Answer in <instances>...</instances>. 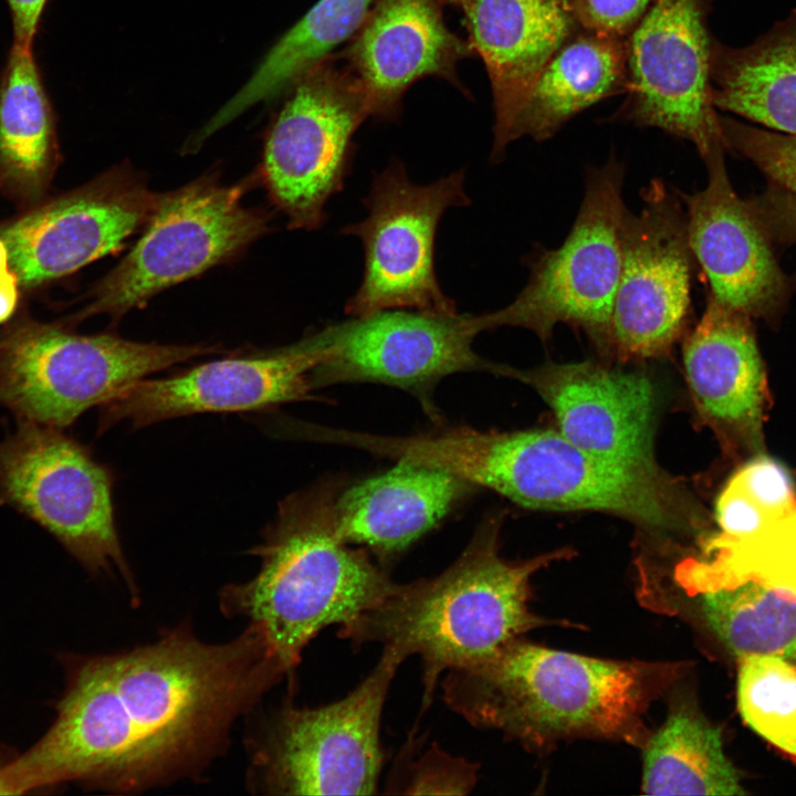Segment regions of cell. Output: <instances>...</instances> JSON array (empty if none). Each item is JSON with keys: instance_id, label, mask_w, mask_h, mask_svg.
Listing matches in <instances>:
<instances>
[{"instance_id": "obj_35", "label": "cell", "mask_w": 796, "mask_h": 796, "mask_svg": "<svg viewBox=\"0 0 796 796\" xmlns=\"http://www.w3.org/2000/svg\"><path fill=\"white\" fill-rule=\"evenodd\" d=\"M653 0H574L582 29L627 40Z\"/></svg>"}, {"instance_id": "obj_4", "label": "cell", "mask_w": 796, "mask_h": 796, "mask_svg": "<svg viewBox=\"0 0 796 796\" xmlns=\"http://www.w3.org/2000/svg\"><path fill=\"white\" fill-rule=\"evenodd\" d=\"M498 535L496 520L482 523L441 574L398 584L379 605L338 630L353 646L379 643L383 653L400 663L419 656L422 712L442 672L476 663L532 629L565 625L530 610L531 578L573 552L561 548L511 562L501 557Z\"/></svg>"}, {"instance_id": "obj_13", "label": "cell", "mask_w": 796, "mask_h": 796, "mask_svg": "<svg viewBox=\"0 0 796 796\" xmlns=\"http://www.w3.org/2000/svg\"><path fill=\"white\" fill-rule=\"evenodd\" d=\"M242 196L240 186L203 179L159 196L143 235L97 284L85 313L118 317L260 237L266 220Z\"/></svg>"}, {"instance_id": "obj_17", "label": "cell", "mask_w": 796, "mask_h": 796, "mask_svg": "<svg viewBox=\"0 0 796 796\" xmlns=\"http://www.w3.org/2000/svg\"><path fill=\"white\" fill-rule=\"evenodd\" d=\"M157 200L124 172L101 177L6 227L10 268L23 285L67 275L118 250Z\"/></svg>"}, {"instance_id": "obj_38", "label": "cell", "mask_w": 796, "mask_h": 796, "mask_svg": "<svg viewBox=\"0 0 796 796\" xmlns=\"http://www.w3.org/2000/svg\"><path fill=\"white\" fill-rule=\"evenodd\" d=\"M18 282L10 266L0 269V323L9 318L17 306Z\"/></svg>"}, {"instance_id": "obj_10", "label": "cell", "mask_w": 796, "mask_h": 796, "mask_svg": "<svg viewBox=\"0 0 796 796\" xmlns=\"http://www.w3.org/2000/svg\"><path fill=\"white\" fill-rule=\"evenodd\" d=\"M464 180L465 169H458L430 184H415L398 159L375 174L363 199L367 216L341 230L358 238L364 249L363 276L346 302L347 315L391 308L458 312L440 287L434 250L444 212L470 205Z\"/></svg>"}, {"instance_id": "obj_25", "label": "cell", "mask_w": 796, "mask_h": 796, "mask_svg": "<svg viewBox=\"0 0 796 796\" xmlns=\"http://www.w3.org/2000/svg\"><path fill=\"white\" fill-rule=\"evenodd\" d=\"M710 81L715 108L796 134V9L748 45L714 38Z\"/></svg>"}, {"instance_id": "obj_21", "label": "cell", "mask_w": 796, "mask_h": 796, "mask_svg": "<svg viewBox=\"0 0 796 796\" xmlns=\"http://www.w3.org/2000/svg\"><path fill=\"white\" fill-rule=\"evenodd\" d=\"M683 365L701 416L724 437L758 448L768 390L750 316L710 296L683 343Z\"/></svg>"}, {"instance_id": "obj_16", "label": "cell", "mask_w": 796, "mask_h": 796, "mask_svg": "<svg viewBox=\"0 0 796 796\" xmlns=\"http://www.w3.org/2000/svg\"><path fill=\"white\" fill-rule=\"evenodd\" d=\"M324 359L315 334L270 353L201 364L167 378L142 379L101 407L98 433L201 412L272 408L312 399V371Z\"/></svg>"}, {"instance_id": "obj_2", "label": "cell", "mask_w": 796, "mask_h": 796, "mask_svg": "<svg viewBox=\"0 0 796 796\" xmlns=\"http://www.w3.org/2000/svg\"><path fill=\"white\" fill-rule=\"evenodd\" d=\"M684 672L681 662L598 659L516 638L448 671L442 689L447 705L468 723L531 750L570 739L643 747L648 708Z\"/></svg>"}, {"instance_id": "obj_8", "label": "cell", "mask_w": 796, "mask_h": 796, "mask_svg": "<svg viewBox=\"0 0 796 796\" xmlns=\"http://www.w3.org/2000/svg\"><path fill=\"white\" fill-rule=\"evenodd\" d=\"M112 485L111 471L62 429L19 421L0 440V505L42 526L92 575H118L135 599Z\"/></svg>"}, {"instance_id": "obj_23", "label": "cell", "mask_w": 796, "mask_h": 796, "mask_svg": "<svg viewBox=\"0 0 796 796\" xmlns=\"http://www.w3.org/2000/svg\"><path fill=\"white\" fill-rule=\"evenodd\" d=\"M472 486L444 470L397 461L389 471L338 493L337 532L346 543L363 545L389 562L430 531Z\"/></svg>"}, {"instance_id": "obj_29", "label": "cell", "mask_w": 796, "mask_h": 796, "mask_svg": "<svg viewBox=\"0 0 796 796\" xmlns=\"http://www.w3.org/2000/svg\"><path fill=\"white\" fill-rule=\"evenodd\" d=\"M679 582L690 596L755 582L796 597V505L748 537H711L681 563Z\"/></svg>"}, {"instance_id": "obj_37", "label": "cell", "mask_w": 796, "mask_h": 796, "mask_svg": "<svg viewBox=\"0 0 796 796\" xmlns=\"http://www.w3.org/2000/svg\"><path fill=\"white\" fill-rule=\"evenodd\" d=\"M12 21L13 43L33 50L48 0H6Z\"/></svg>"}, {"instance_id": "obj_6", "label": "cell", "mask_w": 796, "mask_h": 796, "mask_svg": "<svg viewBox=\"0 0 796 796\" xmlns=\"http://www.w3.org/2000/svg\"><path fill=\"white\" fill-rule=\"evenodd\" d=\"M401 663L381 652L347 695L316 708L282 704L250 743L248 781L266 795H373L383 766L380 723Z\"/></svg>"}, {"instance_id": "obj_18", "label": "cell", "mask_w": 796, "mask_h": 796, "mask_svg": "<svg viewBox=\"0 0 796 796\" xmlns=\"http://www.w3.org/2000/svg\"><path fill=\"white\" fill-rule=\"evenodd\" d=\"M513 378L540 395L557 430L580 449L615 463L658 465L656 396L646 375L580 362L515 369Z\"/></svg>"}, {"instance_id": "obj_28", "label": "cell", "mask_w": 796, "mask_h": 796, "mask_svg": "<svg viewBox=\"0 0 796 796\" xmlns=\"http://www.w3.org/2000/svg\"><path fill=\"white\" fill-rule=\"evenodd\" d=\"M373 0H320L270 50L247 84L200 130L199 139L223 127L253 104L276 95L318 65L356 32Z\"/></svg>"}, {"instance_id": "obj_30", "label": "cell", "mask_w": 796, "mask_h": 796, "mask_svg": "<svg viewBox=\"0 0 796 796\" xmlns=\"http://www.w3.org/2000/svg\"><path fill=\"white\" fill-rule=\"evenodd\" d=\"M709 627L737 659L764 654L796 664V597L746 582L699 595Z\"/></svg>"}, {"instance_id": "obj_11", "label": "cell", "mask_w": 796, "mask_h": 796, "mask_svg": "<svg viewBox=\"0 0 796 796\" xmlns=\"http://www.w3.org/2000/svg\"><path fill=\"white\" fill-rule=\"evenodd\" d=\"M483 331L482 314L391 308L353 316L315 333L324 359L312 371V385L386 384L412 392L433 415L430 392L451 374L481 370L512 378L514 368L474 352Z\"/></svg>"}, {"instance_id": "obj_40", "label": "cell", "mask_w": 796, "mask_h": 796, "mask_svg": "<svg viewBox=\"0 0 796 796\" xmlns=\"http://www.w3.org/2000/svg\"><path fill=\"white\" fill-rule=\"evenodd\" d=\"M446 1L451 2V3H459V4L461 3V0H446Z\"/></svg>"}, {"instance_id": "obj_7", "label": "cell", "mask_w": 796, "mask_h": 796, "mask_svg": "<svg viewBox=\"0 0 796 796\" xmlns=\"http://www.w3.org/2000/svg\"><path fill=\"white\" fill-rule=\"evenodd\" d=\"M214 350L25 323L0 337V406L19 421L63 430L148 375Z\"/></svg>"}, {"instance_id": "obj_39", "label": "cell", "mask_w": 796, "mask_h": 796, "mask_svg": "<svg viewBox=\"0 0 796 796\" xmlns=\"http://www.w3.org/2000/svg\"><path fill=\"white\" fill-rule=\"evenodd\" d=\"M9 253L4 241L0 238V269L9 268Z\"/></svg>"}, {"instance_id": "obj_27", "label": "cell", "mask_w": 796, "mask_h": 796, "mask_svg": "<svg viewBox=\"0 0 796 796\" xmlns=\"http://www.w3.org/2000/svg\"><path fill=\"white\" fill-rule=\"evenodd\" d=\"M641 788L647 795H743L719 727L678 702L643 745Z\"/></svg>"}, {"instance_id": "obj_33", "label": "cell", "mask_w": 796, "mask_h": 796, "mask_svg": "<svg viewBox=\"0 0 796 796\" xmlns=\"http://www.w3.org/2000/svg\"><path fill=\"white\" fill-rule=\"evenodd\" d=\"M402 778L388 783L400 794L467 795L478 781V764L453 757L437 745L427 750L415 762L404 766Z\"/></svg>"}, {"instance_id": "obj_36", "label": "cell", "mask_w": 796, "mask_h": 796, "mask_svg": "<svg viewBox=\"0 0 796 796\" xmlns=\"http://www.w3.org/2000/svg\"><path fill=\"white\" fill-rule=\"evenodd\" d=\"M747 202L769 238L796 242V193L772 185Z\"/></svg>"}, {"instance_id": "obj_31", "label": "cell", "mask_w": 796, "mask_h": 796, "mask_svg": "<svg viewBox=\"0 0 796 796\" xmlns=\"http://www.w3.org/2000/svg\"><path fill=\"white\" fill-rule=\"evenodd\" d=\"M736 696L745 724L796 764V664L775 656L739 658Z\"/></svg>"}, {"instance_id": "obj_1", "label": "cell", "mask_w": 796, "mask_h": 796, "mask_svg": "<svg viewBox=\"0 0 796 796\" xmlns=\"http://www.w3.org/2000/svg\"><path fill=\"white\" fill-rule=\"evenodd\" d=\"M67 667L52 725L2 767L8 794L67 782L132 794L196 778L286 675L252 624L222 643L184 624L155 642Z\"/></svg>"}, {"instance_id": "obj_26", "label": "cell", "mask_w": 796, "mask_h": 796, "mask_svg": "<svg viewBox=\"0 0 796 796\" xmlns=\"http://www.w3.org/2000/svg\"><path fill=\"white\" fill-rule=\"evenodd\" d=\"M55 154L53 109L33 50L12 44L0 74V176L36 193Z\"/></svg>"}, {"instance_id": "obj_15", "label": "cell", "mask_w": 796, "mask_h": 796, "mask_svg": "<svg viewBox=\"0 0 796 796\" xmlns=\"http://www.w3.org/2000/svg\"><path fill=\"white\" fill-rule=\"evenodd\" d=\"M638 214L627 210L621 233V270L612 317V349L621 359L670 353L691 307L693 254L685 211L663 182L643 189Z\"/></svg>"}, {"instance_id": "obj_19", "label": "cell", "mask_w": 796, "mask_h": 796, "mask_svg": "<svg viewBox=\"0 0 796 796\" xmlns=\"http://www.w3.org/2000/svg\"><path fill=\"white\" fill-rule=\"evenodd\" d=\"M724 149L703 158L706 186L682 196L690 249L714 301L750 317H768L786 301L788 279L748 202L731 186Z\"/></svg>"}, {"instance_id": "obj_5", "label": "cell", "mask_w": 796, "mask_h": 796, "mask_svg": "<svg viewBox=\"0 0 796 796\" xmlns=\"http://www.w3.org/2000/svg\"><path fill=\"white\" fill-rule=\"evenodd\" d=\"M339 491L328 479L285 498L250 552L260 558L256 574L219 594L221 611L255 625L286 675L323 629L349 625L398 586L365 549L339 536Z\"/></svg>"}, {"instance_id": "obj_22", "label": "cell", "mask_w": 796, "mask_h": 796, "mask_svg": "<svg viewBox=\"0 0 796 796\" xmlns=\"http://www.w3.org/2000/svg\"><path fill=\"white\" fill-rule=\"evenodd\" d=\"M468 51L448 30L437 0H379L347 55L371 114L391 116L411 83L427 75L452 80Z\"/></svg>"}, {"instance_id": "obj_9", "label": "cell", "mask_w": 796, "mask_h": 796, "mask_svg": "<svg viewBox=\"0 0 796 796\" xmlns=\"http://www.w3.org/2000/svg\"><path fill=\"white\" fill-rule=\"evenodd\" d=\"M625 169L615 158L593 167L575 222L557 249L530 262L526 284L498 311L483 313L486 329L526 328L547 341L557 324L584 331L611 348V317L621 270V233L627 208Z\"/></svg>"}, {"instance_id": "obj_14", "label": "cell", "mask_w": 796, "mask_h": 796, "mask_svg": "<svg viewBox=\"0 0 796 796\" xmlns=\"http://www.w3.org/2000/svg\"><path fill=\"white\" fill-rule=\"evenodd\" d=\"M712 0H653L627 39L628 86L610 122L653 127L694 145L725 148L712 102Z\"/></svg>"}, {"instance_id": "obj_12", "label": "cell", "mask_w": 796, "mask_h": 796, "mask_svg": "<svg viewBox=\"0 0 796 796\" xmlns=\"http://www.w3.org/2000/svg\"><path fill=\"white\" fill-rule=\"evenodd\" d=\"M295 83L268 134L263 170L290 227L314 230L344 187L353 136L371 109L357 76L332 63L321 62Z\"/></svg>"}, {"instance_id": "obj_24", "label": "cell", "mask_w": 796, "mask_h": 796, "mask_svg": "<svg viewBox=\"0 0 796 796\" xmlns=\"http://www.w3.org/2000/svg\"><path fill=\"white\" fill-rule=\"evenodd\" d=\"M627 40L580 29L544 64L509 135L544 142L596 103L625 95Z\"/></svg>"}, {"instance_id": "obj_32", "label": "cell", "mask_w": 796, "mask_h": 796, "mask_svg": "<svg viewBox=\"0 0 796 796\" xmlns=\"http://www.w3.org/2000/svg\"><path fill=\"white\" fill-rule=\"evenodd\" d=\"M724 146L748 158L773 186L796 193V134L760 129L719 115Z\"/></svg>"}, {"instance_id": "obj_3", "label": "cell", "mask_w": 796, "mask_h": 796, "mask_svg": "<svg viewBox=\"0 0 796 796\" xmlns=\"http://www.w3.org/2000/svg\"><path fill=\"white\" fill-rule=\"evenodd\" d=\"M404 450L413 463L444 470L528 509L612 514L660 535L692 534L701 524L681 480L659 464L604 460L558 430L450 428L410 436Z\"/></svg>"}, {"instance_id": "obj_34", "label": "cell", "mask_w": 796, "mask_h": 796, "mask_svg": "<svg viewBox=\"0 0 796 796\" xmlns=\"http://www.w3.org/2000/svg\"><path fill=\"white\" fill-rule=\"evenodd\" d=\"M773 523L796 505L795 483L778 461L758 455L730 479Z\"/></svg>"}, {"instance_id": "obj_20", "label": "cell", "mask_w": 796, "mask_h": 796, "mask_svg": "<svg viewBox=\"0 0 796 796\" xmlns=\"http://www.w3.org/2000/svg\"><path fill=\"white\" fill-rule=\"evenodd\" d=\"M470 49L482 59L494 106L491 159L510 145L512 124L544 64L582 28L574 0H461Z\"/></svg>"}]
</instances>
